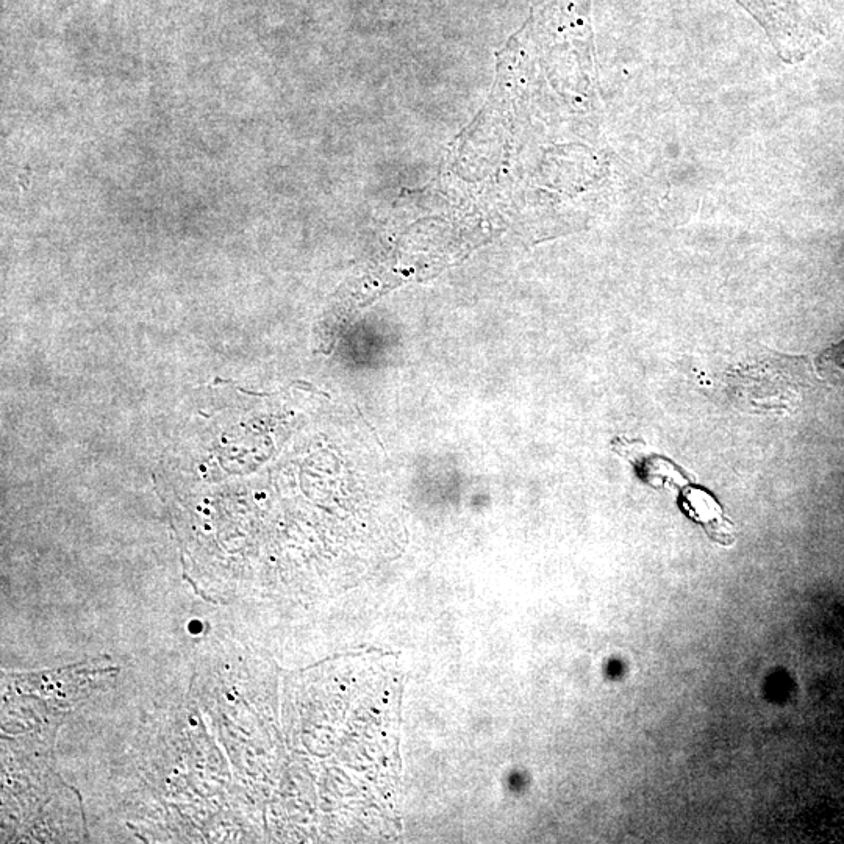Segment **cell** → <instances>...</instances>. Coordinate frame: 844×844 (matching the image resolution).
<instances>
[{"instance_id": "1", "label": "cell", "mask_w": 844, "mask_h": 844, "mask_svg": "<svg viewBox=\"0 0 844 844\" xmlns=\"http://www.w3.org/2000/svg\"><path fill=\"white\" fill-rule=\"evenodd\" d=\"M688 504H690L691 512L696 513L699 521L704 524H721V516H719V508L716 507L713 499L705 496L701 491H694L688 496Z\"/></svg>"}, {"instance_id": "2", "label": "cell", "mask_w": 844, "mask_h": 844, "mask_svg": "<svg viewBox=\"0 0 844 844\" xmlns=\"http://www.w3.org/2000/svg\"><path fill=\"white\" fill-rule=\"evenodd\" d=\"M199 626H201V624H199V623H191V624H190V629H191V632H199V630H201V627H199Z\"/></svg>"}]
</instances>
